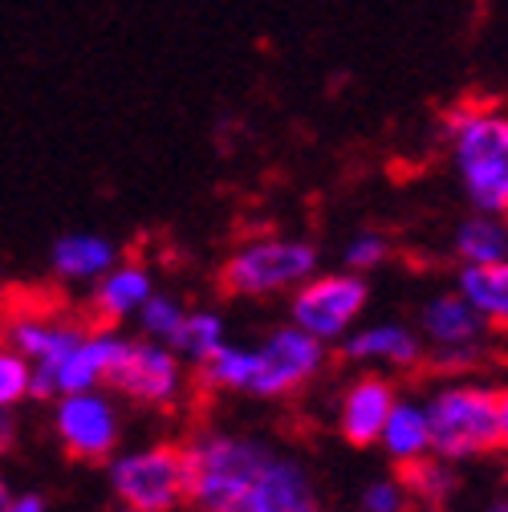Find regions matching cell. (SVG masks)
Instances as JSON below:
<instances>
[{"instance_id":"cell-32","label":"cell","mask_w":508,"mask_h":512,"mask_svg":"<svg viewBox=\"0 0 508 512\" xmlns=\"http://www.w3.org/2000/svg\"><path fill=\"white\" fill-rule=\"evenodd\" d=\"M492 512H508V504H500V508H492Z\"/></svg>"},{"instance_id":"cell-31","label":"cell","mask_w":508,"mask_h":512,"mask_svg":"<svg viewBox=\"0 0 508 512\" xmlns=\"http://www.w3.org/2000/svg\"><path fill=\"white\" fill-rule=\"evenodd\" d=\"M9 504H13V492H9L5 480H0V512H9Z\"/></svg>"},{"instance_id":"cell-20","label":"cell","mask_w":508,"mask_h":512,"mask_svg":"<svg viewBox=\"0 0 508 512\" xmlns=\"http://www.w3.org/2000/svg\"><path fill=\"white\" fill-rule=\"evenodd\" d=\"M452 252L460 265H492V261H508V224L504 216H468L460 220L456 236H452Z\"/></svg>"},{"instance_id":"cell-23","label":"cell","mask_w":508,"mask_h":512,"mask_svg":"<svg viewBox=\"0 0 508 512\" xmlns=\"http://www.w3.org/2000/svg\"><path fill=\"white\" fill-rule=\"evenodd\" d=\"M399 484L407 488V496H419L423 504H443L452 496V472H448V460H435V456H423L407 468H399Z\"/></svg>"},{"instance_id":"cell-22","label":"cell","mask_w":508,"mask_h":512,"mask_svg":"<svg viewBox=\"0 0 508 512\" xmlns=\"http://www.w3.org/2000/svg\"><path fill=\"white\" fill-rule=\"evenodd\" d=\"M200 370V382L212 391H248V378H252V350H240V346H220L208 362L196 366Z\"/></svg>"},{"instance_id":"cell-9","label":"cell","mask_w":508,"mask_h":512,"mask_svg":"<svg viewBox=\"0 0 508 512\" xmlns=\"http://www.w3.org/2000/svg\"><path fill=\"white\" fill-rule=\"evenodd\" d=\"M53 431L61 452L82 464H98L110 460L118 435H122V419L110 395L102 391H78V395H61L57 411H53Z\"/></svg>"},{"instance_id":"cell-4","label":"cell","mask_w":508,"mask_h":512,"mask_svg":"<svg viewBox=\"0 0 508 512\" xmlns=\"http://www.w3.org/2000/svg\"><path fill=\"white\" fill-rule=\"evenodd\" d=\"M317 273V248L297 236H252L228 252L220 265L224 297H277L293 293Z\"/></svg>"},{"instance_id":"cell-21","label":"cell","mask_w":508,"mask_h":512,"mask_svg":"<svg viewBox=\"0 0 508 512\" xmlns=\"http://www.w3.org/2000/svg\"><path fill=\"white\" fill-rule=\"evenodd\" d=\"M167 346L183 362H192V366L208 362L224 346V322H220V313H212V309H187L179 330H175V338Z\"/></svg>"},{"instance_id":"cell-5","label":"cell","mask_w":508,"mask_h":512,"mask_svg":"<svg viewBox=\"0 0 508 512\" xmlns=\"http://www.w3.org/2000/svg\"><path fill=\"white\" fill-rule=\"evenodd\" d=\"M110 484L126 512H175L187 500V443H151L118 456Z\"/></svg>"},{"instance_id":"cell-19","label":"cell","mask_w":508,"mask_h":512,"mask_svg":"<svg viewBox=\"0 0 508 512\" xmlns=\"http://www.w3.org/2000/svg\"><path fill=\"white\" fill-rule=\"evenodd\" d=\"M383 452L391 456L395 468H407L415 460H423L431 452V427H427V407L423 403H411V399H399L383 423Z\"/></svg>"},{"instance_id":"cell-29","label":"cell","mask_w":508,"mask_h":512,"mask_svg":"<svg viewBox=\"0 0 508 512\" xmlns=\"http://www.w3.org/2000/svg\"><path fill=\"white\" fill-rule=\"evenodd\" d=\"M9 512H45V500L41 496H13Z\"/></svg>"},{"instance_id":"cell-13","label":"cell","mask_w":508,"mask_h":512,"mask_svg":"<svg viewBox=\"0 0 508 512\" xmlns=\"http://www.w3.org/2000/svg\"><path fill=\"white\" fill-rule=\"evenodd\" d=\"M419 326L439 350H476V346H484V334H488L480 313L464 301L460 289L435 293L419 313Z\"/></svg>"},{"instance_id":"cell-24","label":"cell","mask_w":508,"mask_h":512,"mask_svg":"<svg viewBox=\"0 0 508 512\" xmlns=\"http://www.w3.org/2000/svg\"><path fill=\"white\" fill-rule=\"evenodd\" d=\"M183 305L171 297V293H151L147 301H143V309L135 313L139 317V330H143V338H151V342H171L175 338V330H179V322H183Z\"/></svg>"},{"instance_id":"cell-2","label":"cell","mask_w":508,"mask_h":512,"mask_svg":"<svg viewBox=\"0 0 508 512\" xmlns=\"http://www.w3.org/2000/svg\"><path fill=\"white\" fill-rule=\"evenodd\" d=\"M269 460L273 447L261 439L208 431L187 443V500L196 504V512H240Z\"/></svg>"},{"instance_id":"cell-15","label":"cell","mask_w":508,"mask_h":512,"mask_svg":"<svg viewBox=\"0 0 508 512\" xmlns=\"http://www.w3.org/2000/svg\"><path fill=\"white\" fill-rule=\"evenodd\" d=\"M122 261V248L102 232H61L49 244V265L66 281H98Z\"/></svg>"},{"instance_id":"cell-6","label":"cell","mask_w":508,"mask_h":512,"mask_svg":"<svg viewBox=\"0 0 508 512\" xmlns=\"http://www.w3.org/2000/svg\"><path fill=\"white\" fill-rule=\"evenodd\" d=\"M366 301H370V285L362 273H350V269L313 273L309 281H301L293 289L289 322L330 346V342H342L350 334V326L362 317Z\"/></svg>"},{"instance_id":"cell-16","label":"cell","mask_w":508,"mask_h":512,"mask_svg":"<svg viewBox=\"0 0 508 512\" xmlns=\"http://www.w3.org/2000/svg\"><path fill=\"white\" fill-rule=\"evenodd\" d=\"M342 354L350 362H387L395 370H411L423 362V346L419 338L399 326V322H383V326H366L342 338Z\"/></svg>"},{"instance_id":"cell-30","label":"cell","mask_w":508,"mask_h":512,"mask_svg":"<svg viewBox=\"0 0 508 512\" xmlns=\"http://www.w3.org/2000/svg\"><path fill=\"white\" fill-rule=\"evenodd\" d=\"M500 447L508 452V391H500Z\"/></svg>"},{"instance_id":"cell-3","label":"cell","mask_w":508,"mask_h":512,"mask_svg":"<svg viewBox=\"0 0 508 512\" xmlns=\"http://www.w3.org/2000/svg\"><path fill=\"white\" fill-rule=\"evenodd\" d=\"M427 427L439 460L500 452V391L484 382H452L427 403Z\"/></svg>"},{"instance_id":"cell-8","label":"cell","mask_w":508,"mask_h":512,"mask_svg":"<svg viewBox=\"0 0 508 512\" xmlns=\"http://www.w3.org/2000/svg\"><path fill=\"white\" fill-rule=\"evenodd\" d=\"M106 387L114 395H122V399H131L135 407L167 411L183 395V358L171 346L151 342V338L126 342V350H122L118 366L110 370Z\"/></svg>"},{"instance_id":"cell-11","label":"cell","mask_w":508,"mask_h":512,"mask_svg":"<svg viewBox=\"0 0 508 512\" xmlns=\"http://www.w3.org/2000/svg\"><path fill=\"white\" fill-rule=\"evenodd\" d=\"M126 342H131V338H118L114 330H86L82 342L53 366L57 399H61V395H78V391H98V387H106L110 370L118 366Z\"/></svg>"},{"instance_id":"cell-28","label":"cell","mask_w":508,"mask_h":512,"mask_svg":"<svg viewBox=\"0 0 508 512\" xmlns=\"http://www.w3.org/2000/svg\"><path fill=\"white\" fill-rule=\"evenodd\" d=\"M17 415L13 411H0V456L13 452V443H17Z\"/></svg>"},{"instance_id":"cell-7","label":"cell","mask_w":508,"mask_h":512,"mask_svg":"<svg viewBox=\"0 0 508 512\" xmlns=\"http://www.w3.org/2000/svg\"><path fill=\"white\" fill-rule=\"evenodd\" d=\"M322 366H326V342H317L313 334H305L289 322L252 350V378H248L244 395H257V399L293 395V391L309 387V382L322 374Z\"/></svg>"},{"instance_id":"cell-10","label":"cell","mask_w":508,"mask_h":512,"mask_svg":"<svg viewBox=\"0 0 508 512\" xmlns=\"http://www.w3.org/2000/svg\"><path fill=\"white\" fill-rule=\"evenodd\" d=\"M395 403H399V395H395V382L387 374H374V370L358 374L350 387H346L342 411H338L342 439L354 443V447L378 443V435H383V423H387V415H391Z\"/></svg>"},{"instance_id":"cell-25","label":"cell","mask_w":508,"mask_h":512,"mask_svg":"<svg viewBox=\"0 0 508 512\" xmlns=\"http://www.w3.org/2000/svg\"><path fill=\"white\" fill-rule=\"evenodd\" d=\"M391 252H395V240L387 232H378V228H362L346 240L342 248V261L350 273H366V269H378V265H387L391 261Z\"/></svg>"},{"instance_id":"cell-27","label":"cell","mask_w":508,"mask_h":512,"mask_svg":"<svg viewBox=\"0 0 508 512\" xmlns=\"http://www.w3.org/2000/svg\"><path fill=\"white\" fill-rule=\"evenodd\" d=\"M362 508L366 512H403L407 508V488L399 480H378V484L366 488Z\"/></svg>"},{"instance_id":"cell-12","label":"cell","mask_w":508,"mask_h":512,"mask_svg":"<svg viewBox=\"0 0 508 512\" xmlns=\"http://www.w3.org/2000/svg\"><path fill=\"white\" fill-rule=\"evenodd\" d=\"M240 512H317V496H313L305 468L273 452L257 484L248 488Z\"/></svg>"},{"instance_id":"cell-14","label":"cell","mask_w":508,"mask_h":512,"mask_svg":"<svg viewBox=\"0 0 508 512\" xmlns=\"http://www.w3.org/2000/svg\"><path fill=\"white\" fill-rule=\"evenodd\" d=\"M155 293V277L147 265L139 261H118L110 273H102L94 281V317L98 326H114V322H126V317H135L143 309V301Z\"/></svg>"},{"instance_id":"cell-1","label":"cell","mask_w":508,"mask_h":512,"mask_svg":"<svg viewBox=\"0 0 508 512\" xmlns=\"http://www.w3.org/2000/svg\"><path fill=\"white\" fill-rule=\"evenodd\" d=\"M452 167L464 196L484 216L508 212V110L496 102L464 98L443 114Z\"/></svg>"},{"instance_id":"cell-17","label":"cell","mask_w":508,"mask_h":512,"mask_svg":"<svg viewBox=\"0 0 508 512\" xmlns=\"http://www.w3.org/2000/svg\"><path fill=\"white\" fill-rule=\"evenodd\" d=\"M82 326H70V322H53V317H21V322L9 326L5 342L25 354L33 366H45L53 370L61 358H66L78 342H82Z\"/></svg>"},{"instance_id":"cell-26","label":"cell","mask_w":508,"mask_h":512,"mask_svg":"<svg viewBox=\"0 0 508 512\" xmlns=\"http://www.w3.org/2000/svg\"><path fill=\"white\" fill-rule=\"evenodd\" d=\"M29 382H33V362L17 354L9 342H0V411H13L17 403H25Z\"/></svg>"},{"instance_id":"cell-33","label":"cell","mask_w":508,"mask_h":512,"mask_svg":"<svg viewBox=\"0 0 508 512\" xmlns=\"http://www.w3.org/2000/svg\"><path fill=\"white\" fill-rule=\"evenodd\" d=\"M504 224H508V212H504Z\"/></svg>"},{"instance_id":"cell-18","label":"cell","mask_w":508,"mask_h":512,"mask_svg":"<svg viewBox=\"0 0 508 512\" xmlns=\"http://www.w3.org/2000/svg\"><path fill=\"white\" fill-rule=\"evenodd\" d=\"M464 301L480 313L488 330L508 334V261L492 265H460V285Z\"/></svg>"}]
</instances>
